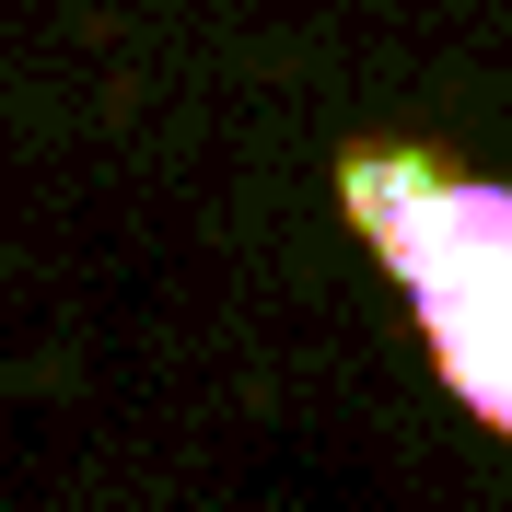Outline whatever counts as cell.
<instances>
[{
    "instance_id": "cell-1",
    "label": "cell",
    "mask_w": 512,
    "mask_h": 512,
    "mask_svg": "<svg viewBox=\"0 0 512 512\" xmlns=\"http://www.w3.org/2000/svg\"><path fill=\"white\" fill-rule=\"evenodd\" d=\"M350 222L396 268L443 384L489 431H512V175H443L419 152H361Z\"/></svg>"
}]
</instances>
